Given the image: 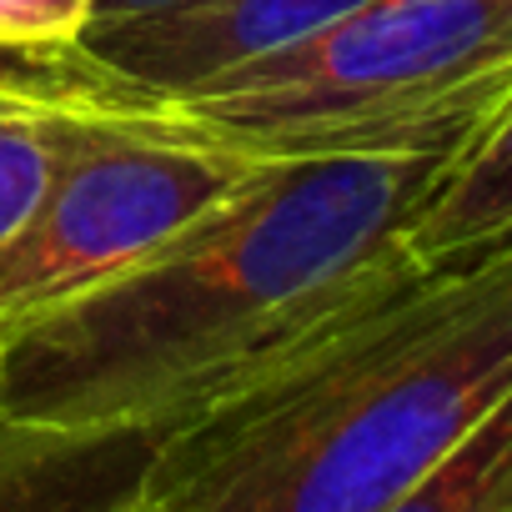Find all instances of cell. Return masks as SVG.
I'll use <instances>...</instances> for the list:
<instances>
[{"mask_svg": "<svg viewBox=\"0 0 512 512\" xmlns=\"http://www.w3.org/2000/svg\"><path fill=\"white\" fill-rule=\"evenodd\" d=\"M447 151L272 156L116 282L0 332V427H176L422 267L407 231Z\"/></svg>", "mask_w": 512, "mask_h": 512, "instance_id": "1", "label": "cell"}, {"mask_svg": "<svg viewBox=\"0 0 512 512\" xmlns=\"http://www.w3.org/2000/svg\"><path fill=\"white\" fill-rule=\"evenodd\" d=\"M512 392V231L412 267L156 442L161 512H387Z\"/></svg>", "mask_w": 512, "mask_h": 512, "instance_id": "2", "label": "cell"}, {"mask_svg": "<svg viewBox=\"0 0 512 512\" xmlns=\"http://www.w3.org/2000/svg\"><path fill=\"white\" fill-rule=\"evenodd\" d=\"M507 81L512 0H367L277 61L171 96L166 116L262 156L452 151Z\"/></svg>", "mask_w": 512, "mask_h": 512, "instance_id": "3", "label": "cell"}, {"mask_svg": "<svg viewBox=\"0 0 512 512\" xmlns=\"http://www.w3.org/2000/svg\"><path fill=\"white\" fill-rule=\"evenodd\" d=\"M272 156L161 111L71 121L41 206L0 251V332L86 297L226 206Z\"/></svg>", "mask_w": 512, "mask_h": 512, "instance_id": "4", "label": "cell"}, {"mask_svg": "<svg viewBox=\"0 0 512 512\" xmlns=\"http://www.w3.org/2000/svg\"><path fill=\"white\" fill-rule=\"evenodd\" d=\"M362 6L367 0H186L141 21L96 26L81 36V46L171 101L277 61L327 36Z\"/></svg>", "mask_w": 512, "mask_h": 512, "instance_id": "5", "label": "cell"}, {"mask_svg": "<svg viewBox=\"0 0 512 512\" xmlns=\"http://www.w3.org/2000/svg\"><path fill=\"white\" fill-rule=\"evenodd\" d=\"M156 442V427H0V512H141Z\"/></svg>", "mask_w": 512, "mask_h": 512, "instance_id": "6", "label": "cell"}, {"mask_svg": "<svg viewBox=\"0 0 512 512\" xmlns=\"http://www.w3.org/2000/svg\"><path fill=\"white\" fill-rule=\"evenodd\" d=\"M166 101L101 56H91L81 41L66 46H6L0 41V116H76V121H106V116H146Z\"/></svg>", "mask_w": 512, "mask_h": 512, "instance_id": "7", "label": "cell"}, {"mask_svg": "<svg viewBox=\"0 0 512 512\" xmlns=\"http://www.w3.org/2000/svg\"><path fill=\"white\" fill-rule=\"evenodd\" d=\"M71 121L76 116H0V251L41 206Z\"/></svg>", "mask_w": 512, "mask_h": 512, "instance_id": "8", "label": "cell"}, {"mask_svg": "<svg viewBox=\"0 0 512 512\" xmlns=\"http://www.w3.org/2000/svg\"><path fill=\"white\" fill-rule=\"evenodd\" d=\"M101 0H0V41L6 46H66L81 41Z\"/></svg>", "mask_w": 512, "mask_h": 512, "instance_id": "9", "label": "cell"}, {"mask_svg": "<svg viewBox=\"0 0 512 512\" xmlns=\"http://www.w3.org/2000/svg\"><path fill=\"white\" fill-rule=\"evenodd\" d=\"M171 6H186V0H101L96 21H91L86 31H96V26H121V21H141V16H156V11H171Z\"/></svg>", "mask_w": 512, "mask_h": 512, "instance_id": "10", "label": "cell"}, {"mask_svg": "<svg viewBox=\"0 0 512 512\" xmlns=\"http://www.w3.org/2000/svg\"><path fill=\"white\" fill-rule=\"evenodd\" d=\"M141 512H161V507H151V502H146V507H141Z\"/></svg>", "mask_w": 512, "mask_h": 512, "instance_id": "11", "label": "cell"}]
</instances>
